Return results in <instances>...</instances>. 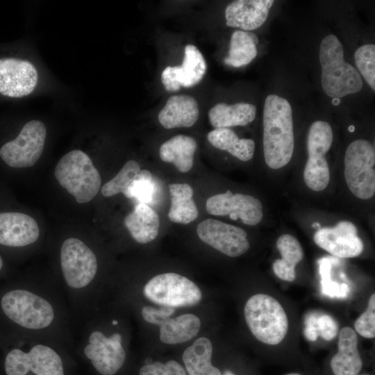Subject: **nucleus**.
<instances>
[{
    "mask_svg": "<svg viewBox=\"0 0 375 375\" xmlns=\"http://www.w3.org/2000/svg\"><path fill=\"white\" fill-rule=\"evenodd\" d=\"M262 122L265 163L271 169H280L290 161L294 147L289 101L278 95H268L265 101Z\"/></svg>",
    "mask_w": 375,
    "mask_h": 375,
    "instance_id": "obj_1",
    "label": "nucleus"
},
{
    "mask_svg": "<svg viewBox=\"0 0 375 375\" xmlns=\"http://www.w3.org/2000/svg\"><path fill=\"white\" fill-rule=\"evenodd\" d=\"M319 62L322 87L328 97L339 99L361 90V76L355 67L344 60L343 47L335 35H328L322 40Z\"/></svg>",
    "mask_w": 375,
    "mask_h": 375,
    "instance_id": "obj_2",
    "label": "nucleus"
},
{
    "mask_svg": "<svg viewBox=\"0 0 375 375\" xmlns=\"http://www.w3.org/2000/svg\"><path fill=\"white\" fill-rule=\"evenodd\" d=\"M54 176L78 203L90 201L99 192L101 178L91 158L81 150H72L58 162Z\"/></svg>",
    "mask_w": 375,
    "mask_h": 375,
    "instance_id": "obj_3",
    "label": "nucleus"
},
{
    "mask_svg": "<svg viewBox=\"0 0 375 375\" xmlns=\"http://www.w3.org/2000/svg\"><path fill=\"white\" fill-rule=\"evenodd\" d=\"M244 314L249 330L260 342L276 345L288 333V320L283 308L268 294L251 297L245 304Z\"/></svg>",
    "mask_w": 375,
    "mask_h": 375,
    "instance_id": "obj_4",
    "label": "nucleus"
},
{
    "mask_svg": "<svg viewBox=\"0 0 375 375\" xmlns=\"http://www.w3.org/2000/svg\"><path fill=\"white\" fill-rule=\"evenodd\" d=\"M1 306L4 314L17 325L30 330L49 327L55 317L52 305L44 298L27 290L6 292Z\"/></svg>",
    "mask_w": 375,
    "mask_h": 375,
    "instance_id": "obj_5",
    "label": "nucleus"
},
{
    "mask_svg": "<svg viewBox=\"0 0 375 375\" xmlns=\"http://www.w3.org/2000/svg\"><path fill=\"white\" fill-rule=\"evenodd\" d=\"M344 175L351 193L367 200L375 194V151L366 140H356L347 147L344 158Z\"/></svg>",
    "mask_w": 375,
    "mask_h": 375,
    "instance_id": "obj_6",
    "label": "nucleus"
},
{
    "mask_svg": "<svg viewBox=\"0 0 375 375\" xmlns=\"http://www.w3.org/2000/svg\"><path fill=\"white\" fill-rule=\"evenodd\" d=\"M143 294L154 303L173 308L195 306L202 298L201 290L193 281L173 272L153 276L144 285Z\"/></svg>",
    "mask_w": 375,
    "mask_h": 375,
    "instance_id": "obj_7",
    "label": "nucleus"
},
{
    "mask_svg": "<svg viewBox=\"0 0 375 375\" xmlns=\"http://www.w3.org/2000/svg\"><path fill=\"white\" fill-rule=\"evenodd\" d=\"M333 139L331 125L317 120L310 126L307 137L308 158L303 171V178L307 186L314 191H322L330 181V171L326 154L330 149Z\"/></svg>",
    "mask_w": 375,
    "mask_h": 375,
    "instance_id": "obj_8",
    "label": "nucleus"
},
{
    "mask_svg": "<svg viewBox=\"0 0 375 375\" xmlns=\"http://www.w3.org/2000/svg\"><path fill=\"white\" fill-rule=\"evenodd\" d=\"M60 267L64 280L72 289L87 287L97 272V259L82 240L69 238L62 244L60 253Z\"/></svg>",
    "mask_w": 375,
    "mask_h": 375,
    "instance_id": "obj_9",
    "label": "nucleus"
},
{
    "mask_svg": "<svg viewBox=\"0 0 375 375\" xmlns=\"http://www.w3.org/2000/svg\"><path fill=\"white\" fill-rule=\"evenodd\" d=\"M46 137L44 124L38 119L31 120L23 126L15 140L1 147L0 157L11 167H31L41 157Z\"/></svg>",
    "mask_w": 375,
    "mask_h": 375,
    "instance_id": "obj_10",
    "label": "nucleus"
},
{
    "mask_svg": "<svg viewBox=\"0 0 375 375\" xmlns=\"http://www.w3.org/2000/svg\"><path fill=\"white\" fill-rule=\"evenodd\" d=\"M6 375H64L62 361L51 347L38 344L25 352L19 349L11 350L5 360Z\"/></svg>",
    "mask_w": 375,
    "mask_h": 375,
    "instance_id": "obj_11",
    "label": "nucleus"
},
{
    "mask_svg": "<svg viewBox=\"0 0 375 375\" xmlns=\"http://www.w3.org/2000/svg\"><path fill=\"white\" fill-rule=\"evenodd\" d=\"M197 233L202 242L230 257L243 255L250 247L244 229L215 219L201 222Z\"/></svg>",
    "mask_w": 375,
    "mask_h": 375,
    "instance_id": "obj_12",
    "label": "nucleus"
},
{
    "mask_svg": "<svg viewBox=\"0 0 375 375\" xmlns=\"http://www.w3.org/2000/svg\"><path fill=\"white\" fill-rule=\"evenodd\" d=\"M206 209L210 215H228L233 220L240 219L249 226L259 224L263 216L262 205L257 198L241 193L233 194L230 190L209 197Z\"/></svg>",
    "mask_w": 375,
    "mask_h": 375,
    "instance_id": "obj_13",
    "label": "nucleus"
},
{
    "mask_svg": "<svg viewBox=\"0 0 375 375\" xmlns=\"http://www.w3.org/2000/svg\"><path fill=\"white\" fill-rule=\"evenodd\" d=\"M122 340V335L119 333L109 337L99 331H92L90 334L88 343L83 351L99 374L114 375L122 367L126 353Z\"/></svg>",
    "mask_w": 375,
    "mask_h": 375,
    "instance_id": "obj_14",
    "label": "nucleus"
},
{
    "mask_svg": "<svg viewBox=\"0 0 375 375\" xmlns=\"http://www.w3.org/2000/svg\"><path fill=\"white\" fill-rule=\"evenodd\" d=\"M313 239L320 248L340 258L357 257L363 251L356 227L349 221L339 222L334 227L319 228Z\"/></svg>",
    "mask_w": 375,
    "mask_h": 375,
    "instance_id": "obj_15",
    "label": "nucleus"
},
{
    "mask_svg": "<svg viewBox=\"0 0 375 375\" xmlns=\"http://www.w3.org/2000/svg\"><path fill=\"white\" fill-rule=\"evenodd\" d=\"M38 74L28 60L14 58L0 59V93L19 98L30 94L36 88Z\"/></svg>",
    "mask_w": 375,
    "mask_h": 375,
    "instance_id": "obj_16",
    "label": "nucleus"
},
{
    "mask_svg": "<svg viewBox=\"0 0 375 375\" xmlns=\"http://www.w3.org/2000/svg\"><path fill=\"white\" fill-rule=\"evenodd\" d=\"M206 72V60L197 47L188 44L181 66H167L162 72L161 81L166 90L178 91L199 83Z\"/></svg>",
    "mask_w": 375,
    "mask_h": 375,
    "instance_id": "obj_17",
    "label": "nucleus"
},
{
    "mask_svg": "<svg viewBox=\"0 0 375 375\" xmlns=\"http://www.w3.org/2000/svg\"><path fill=\"white\" fill-rule=\"evenodd\" d=\"M40 228L31 216L17 212H0V244L21 247L34 243Z\"/></svg>",
    "mask_w": 375,
    "mask_h": 375,
    "instance_id": "obj_18",
    "label": "nucleus"
},
{
    "mask_svg": "<svg viewBox=\"0 0 375 375\" xmlns=\"http://www.w3.org/2000/svg\"><path fill=\"white\" fill-rule=\"evenodd\" d=\"M273 0H238L225 9L226 24L229 27L253 31L267 20Z\"/></svg>",
    "mask_w": 375,
    "mask_h": 375,
    "instance_id": "obj_19",
    "label": "nucleus"
},
{
    "mask_svg": "<svg viewBox=\"0 0 375 375\" xmlns=\"http://www.w3.org/2000/svg\"><path fill=\"white\" fill-rule=\"evenodd\" d=\"M199 106L196 99L189 95L170 97L158 114L160 124L167 129L190 127L199 118Z\"/></svg>",
    "mask_w": 375,
    "mask_h": 375,
    "instance_id": "obj_20",
    "label": "nucleus"
},
{
    "mask_svg": "<svg viewBox=\"0 0 375 375\" xmlns=\"http://www.w3.org/2000/svg\"><path fill=\"white\" fill-rule=\"evenodd\" d=\"M362 367L356 333L350 327H344L339 333L338 352L331 361V369L334 375H358Z\"/></svg>",
    "mask_w": 375,
    "mask_h": 375,
    "instance_id": "obj_21",
    "label": "nucleus"
},
{
    "mask_svg": "<svg viewBox=\"0 0 375 375\" xmlns=\"http://www.w3.org/2000/svg\"><path fill=\"white\" fill-rule=\"evenodd\" d=\"M124 225L136 242L147 244L158 236L160 219L157 212L149 205L139 203L125 217Z\"/></svg>",
    "mask_w": 375,
    "mask_h": 375,
    "instance_id": "obj_22",
    "label": "nucleus"
},
{
    "mask_svg": "<svg viewBox=\"0 0 375 375\" xmlns=\"http://www.w3.org/2000/svg\"><path fill=\"white\" fill-rule=\"evenodd\" d=\"M197 143L193 138L177 135L163 142L159 149L160 159L174 165L182 173L189 172L194 164Z\"/></svg>",
    "mask_w": 375,
    "mask_h": 375,
    "instance_id": "obj_23",
    "label": "nucleus"
},
{
    "mask_svg": "<svg viewBox=\"0 0 375 375\" xmlns=\"http://www.w3.org/2000/svg\"><path fill=\"white\" fill-rule=\"evenodd\" d=\"M256 114V107L249 103H237L228 105L219 103L208 112L210 124L217 128L246 126L252 122Z\"/></svg>",
    "mask_w": 375,
    "mask_h": 375,
    "instance_id": "obj_24",
    "label": "nucleus"
},
{
    "mask_svg": "<svg viewBox=\"0 0 375 375\" xmlns=\"http://www.w3.org/2000/svg\"><path fill=\"white\" fill-rule=\"evenodd\" d=\"M276 247L281 258L274 262L273 271L280 279L293 281L296 277V265L303 256L302 247L297 239L290 234L281 235L277 240Z\"/></svg>",
    "mask_w": 375,
    "mask_h": 375,
    "instance_id": "obj_25",
    "label": "nucleus"
},
{
    "mask_svg": "<svg viewBox=\"0 0 375 375\" xmlns=\"http://www.w3.org/2000/svg\"><path fill=\"white\" fill-rule=\"evenodd\" d=\"M171 195V207L168 212L174 223L188 224L196 219L199 211L192 199L194 191L188 183H172L168 185Z\"/></svg>",
    "mask_w": 375,
    "mask_h": 375,
    "instance_id": "obj_26",
    "label": "nucleus"
},
{
    "mask_svg": "<svg viewBox=\"0 0 375 375\" xmlns=\"http://www.w3.org/2000/svg\"><path fill=\"white\" fill-rule=\"evenodd\" d=\"M212 345L205 337L197 339L183 352L182 358L188 375H222L211 363Z\"/></svg>",
    "mask_w": 375,
    "mask_h": 375,
    "instance_id": "obj_27",
    "label": "nucleus"
},
{
    "mask_svg": "<svg viewBox=\"0 0 375 375\" xmlns=\"http://www.w3.org/2000/svg\"><path fill=\"white\" fill-rule=\"evenodd\" d=\"M207 139L216 149L226 151L240 160H250L255 151V142L251 139L239 138L228 128H217L209 132Z\"/></svg>",
    "mask_w": 375,
    "mask_h": 375,
    "instance_id": "obj_28",
    "label": "nucleus"
},
{
    "mask_svg": "<svg viewBox=\"0 0 375 375\" xmlns=\"http://www.w3.org/2000/svg\"><path fill=\"white\" fill-rule=\"evenodd\" d=\"M200 326L199 318L193 314L170 317L160 326V340L168 344L183 343L194 338Z\"/></svg>",
    "mask_w": 375,
    "mask_h": 375,
    "instance_id": "obj_29",
    "label": "nucleus"
},
{
    "mask_svg": "<svg viewBox=\"0 0 375 375\" xmlns=\"http://www.w3.org/2000/svg\"><path fill=\"white\" fill-rule=\"evenodd\" d=\"M258 38L249 31H235L231 37L228 56L224 62L231 67H240L250 63L257 56Z\"/></svg>",
    "mask_w": 375,
    "mask_h": 375,
    "instance_id": "obj_30",
    "label": "nucleus"
},
{
    "mask_svg": "<svg viewBox=\"0 0 375 375\" xmlns=\"http://www.w3.org/2000/svg\"><path fill=\"white\" fill-rule=\"evenodd\" d=\"M337 260L333 257H323L317 260L322 292L331 298L343 299L348 296L350 288L347 283H338L332 278L333 264Z\"/></svg>",
    "mask_w": 375,
    "mask_h": 375,
    "instance_id": "obj_31",
    "label": "nucleus"
},
{
    "mask_svg": "<svg viewBox=\"0 0 375 375\" xmlns=\"http://www.w3.org/2000/svg\"><path fill=\"white\" fill-rule=\"evenodd\" d=\"M140 169L139 164L135 160H128L119 172L103 185L101 188L102 195L106 197L119 193L124 195Z\"/></svg>",
    "mask_w": 375,
    "mask_h": 375,
    "instance_id": "obj_32",
    "label": "nucleus"
},
{
    "mask_svg": "<svg viewBox=\"0 0 375 375\" xmlns=\"http://www.w3.org/2000/svg\"><path fill=\"white\" fill-rule=\"evenodd\" d=\"M154 184L151 173L147 169H140L124 196L147 204L152 200Z\"/></svg>",
    "mask_w": 375,
    "mask_h": 375,
    "instance_id": "obj_33",
    "label": "nucleus"
},
{
    "mask_svg": "<svg viewBox=\"0 0 375 375\" xmlns=\"http://www.w3.org/2000/svg\"><path fill=\"white\" fill-rule=\"evenodd\" d=\"M355 62L368 85L375 90V46L372 44L360 47L354 53Z\"/></svg>",
    "mask_w": 375,
    "mask_h": 375,
    "instance_id": "obj_34",
    "label": "nucleus"
},
{
    "mask_svg": "<svg viewBox=\"0 0 375 375\" xmlns=\"http://www.w3.org/2000/svg\"><path fill=\"white\" fill-rule=\"evenodd\" d=\"M356 331L366 338L375 337V294L371 295L367 308L356 320L354 323Z\"/></svg>",
    "mask_w": 375,
    "mask_h": 375,
    "instance_id": "obj_35",
    "label": "nucleus"
},
{
    "mask_svg": "<svg viewBox=\"0 0 375 375\" xmlns=\"http://www.w3.org/2000/svg\"><path fill=\"white\" fill-rule=\"evenodd\" d=\"M140 375H188L184 368L175 360H169L165 364L154 362L145 365L140 369Z\"/></svg>",
    "mask_w": 375,
    "mask_h": 375,
    "instance_id": "obj_36",
    "label": "nucleus"
},
{
    "mask_svg": "<svg viewBox=\"0 0 375 375\" xmlns=\"http://www.w3.org/2000/svg\"><path fill=\"white\" fill-rule=\"evenodd\" d=\"M175 308L161 306L156 308L145 306L142 308V316L148 323L161 326L174 314Z\"/></svg>",
    "mask_w": 375,
    "mask_h": 375,
    "instance_id": "obj_37",
    "label": "nucleus"
},
{
    "mask_svg": "<svg viewBox=\"0 0 375 375\" xmlns=\"http://www.w3.org/2000/svg\"><path fill=\"white\" fill-rule=\"evenodd\" d=\"M318 335L325 340L335 338L338 332V326L334 319L328 315H318L316 320Z\"/></svg>",
    "mask_w": 375,
    "mask_h": 375,
    "instance_id": "obj_38",
    "label": "nucleus"
},
{
    "mask_svg": "<svg viewBox=\"0 0 375 375\" xmlns=\"http://www.w3.org/2000/svg\"><path fill=\"white\" fill-rule=\"evenodd\" d=\"M318 315L316 312H310L305 319V337L310 341H315L318 337L316 327V320Z\"/></svg>",
    "mask_w": 375,
    "mask_h": 375,
    "instance_id": "obj_39",
    "label": "nucleus"
},
{
    "mask_svg": "<svg viewBox=\"0 0 375 375\" xmlns=\"http://www.w3.org/2000/svg\"><path fill=\"white\" fill-rule=\"evenodd\" d=\"M312 226L313 228H320V224L318 223V222H315V223L312 224Z\"/></svg>",
    "mask_w": 375,
    "mask_h": 375,
    "instance_id": "obj_40",
    "label": "nucleus"
},
{
    "mask_svg": "<svg viewBox=\"0 0 375 375\" xmlns=\"http://www.w3.org/2000/svg\"><path fill=\"white\" fill-rule=\"evenodd\" d=\"M222 375H235V374H233L231 372L227 370V371H225Z\"/></svg>",
    "mask_w": 375,
    "mask_h": 375,
    "instance_id": "obj_41",
    "label": "nucleus"
},
{
    "mask_svg": "<svg viewBox=\"0 0 375 375\" xmlns=\"http://www.w3.org/2000/svg\"><path fill=\"white\" fill-rule=\"evenodd\" d=\"M152 362H151V358H147L145 360V365H149V364H151Z\"/></svg>",
    "mask_w": 375,
    "mask_h": 375,
    "instance_id": "obj_42",
    "label": "nucleus"
},
{
    "mask_svg": "<svg viewBox=\"0 0 375 375\" xmlns=\"http://www.w3.org/2000/svg\"><path fill=\"white\" fill-rule=\"evenodd\" d=\"M2 267H3V260L0 256V270L1 269Z\"/></svg>",
    "mask_w": 375,
    "mask_h": 375,
    "instance_id": "obj_43",
    "label": "nucleus"
},
{
    "mask_svg": "<svg viewBox=\"0 0 375 375\" xmlns=\"http://www.w3.org/2000/svg\"><path fill=\"white\" fill-rule=\"evenodd\" d=\"M285 375H301V374H297V373H290V374H285Z\"/></svg>",
    "mask_w": 375,
    "mask_h": 375,
    "instance_id": "obj_44",
    "label": "nucleus"
},
{
    "mask_svg": "<svg viewBox=\"0 0 375 375\" xmlns=\"http://www.w3.org/2000/svg\"><path fill=\"white\" fill-rule=\"evenodd\" d=\"M365 375H367V374H365Z\"/></svg>",
    "mask_w": 375,
    "mask_h": 375,
    "instance_id": "obj_45",
    "label": "nucleus"
}]
</instances>
